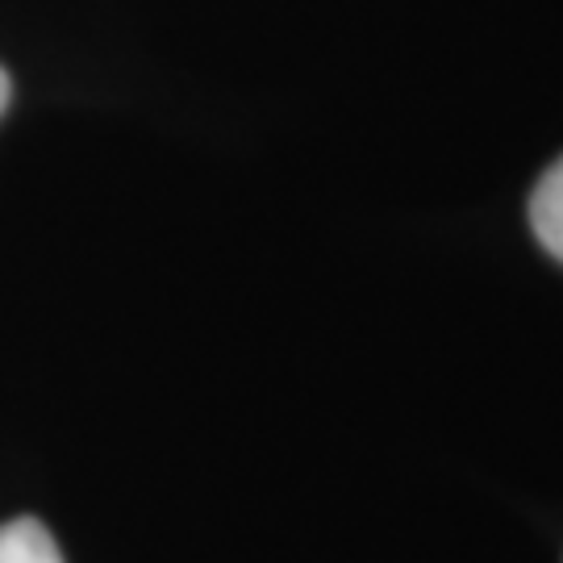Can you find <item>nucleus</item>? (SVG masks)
<instances>
[{
    "mask_svg": "<svg viewBox=\"0 0 563 563\" xmlns=\"http://www.w3.org/2000/svg\"><path fill=\"white\" fill-rule=\"evenodd\" d=\"M0 563H63V555L38 518H13L0 526Z\"/></svg>",
    "mask_w": 563,
    "mask_h": 563,
    "instance_id": "obj_2",
    "label": "nucleus"
},
{
    "mask_svg": "<svg viewBox=\"0 0 563 563\" xmlns=\"http://www.w3.org/2000/svg\"><path fill=\"white\" fill-rule=\"evenodd\" d=\"M530 225L543 242V251H551L563 263V159L547 167V176L539 180L534 197H530Z\"/></svg>",
    "mask_w": 563,
    "mask_h": 563,
    "instance_id": "obj_1",
    "label": "nucleus"
},
{
    "mask_svg": "<svg viewBox=\"0 0 563 563\" xmlns=\"http://www.w3.org/2000/svg\"><path fill=\"white\" fill-rule=\"evenodd\" d=\"M13 101V80H9V71L0 67V118H4V109Z\"/></svg>",
    "mask_w": 563,
    "mask_h": 563,
    "instance_id": "obj_3",
    "label": "nucleus"
}]
</instances>
